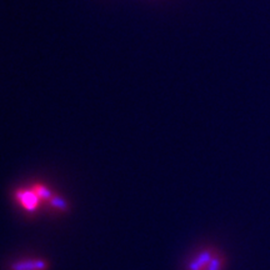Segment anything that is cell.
Segmentation results:
<instances>
[{
    "mask_svg": "<svg viewBox=\"0 0 270 270\" xmlns=\"http://www.w3.org/2000/svg\"><path fill=\"white\" fill-rule=\"evenodd\" d=\"M49 204L52 205L53 208H55L56 210H59V212H68V209H69V205H68L66 201L64 200L63 198H60V196H53L49 200Z\"/></svg>",
    "mask_w": 270,
    "mask_h": 270,
    "instance_id": "6",
    "label": "cell"
},
{
    "mask_svg": "<svg viewBox=\"0 0 270 270\" xmlns=\"http://www.w3.org/2000/svg\"><path fill=\"white\" fill-rule=\"evenodd\" d=\"M48 268H49V264L43 259L20 260L10 265V270H47Z\"/></svg>",
    "mask_w": 270,
    "mask_h": 270,
    "instance_id": "3",
    "label": "cell"
},
{
    "mask_svg": "<svg viewBox=\"0 0 270 270\" xmlns=\"http://www.w3.org/2000/svg\"><path fill=\"white\" fill-rule=\"evenodd\" d=\"M215 253L216 250H214L213 248H207V249L200 250V253L195 258L191 259V261H189L187 270H205L207 266L209 265L210 261H212Z\"/></svg>",
    "mask_w": 270,
    "mask_h": 270,
    "instance_id": "2",
    "label": "cell"
},
{
    "mask_svg": "<svg viewBox=\"0 0 270 270\" xmlns=\"http://www.w3.org/2000/svg\"><path fill=\"white\" fill-rule=\"evenodd\" d=\"M224 264H225L224 255L216 252L215 255H214V258L212 259V261H210L209 265L207 266V269L205 270H223Z\"/></svg>",
    "mask_w": 270,
    "mask_h": 270,
    "instance_id": "4",
    "label": "cell"
},
{
    "mask_svg": "<svg viewBox=\"0 0 270 270\" xmlns=\"http://www.w3.org/2000/svg\"><path fill=\"white\" fill-rule=\"evenodd\" d=\"M16 201L20 204L22 209L27 212L33 213L38 209L39 204H40V198L36 195V193L33 189H21L15 193Z\"/></svg>",
    "mask_w": 270,
    "mask_h": 270,
    "instance_id": "1",
    "label": "cell"
},
{
    "mask_svg": "<svg viewBox=\"0 0 270 270\" xmlns=\"http://www.w3.org/2000/svg\"><path fill=\"white\" fill-rule=\"evenodd\" d=\"M32 189L35 191L36 193V195L39 196V198H40V200H43V201H49L50 199L53 198V193H52V190H49L48 189V188H45L43 187V185H34V187L32 188Z\"/></svg>",
    "mask_w": 270,
    "mask_h": 270,
    "instance_id": "5",
    "label": "cell"
}]
</instances>
